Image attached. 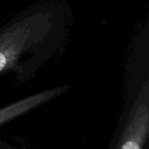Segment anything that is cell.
I'll return each mask as SVG.
<instances>
[{"mask_svg":"<svg viewBox=\"0 0 149 149\" xmlns=\"http://www.w3.org/2000/svg\"><path fill=\"white\" fill-rule=\"evenodd\" d=\"M71 11L65 0H45L0 26V77L13 73L23 84L65 47Z\"/></svg>","mask_w":149,"mask_h":149,"instance_id":"obj_1","label":"cell"},{"mask_svg":"<svg viewBox=\"0 0 149 149\" xmlns=\"http://www.w3.org/2000/svg\"><path fill=\"white\" fill-rule=\"evenodd\" d=\"M149 138V22L137 29L126 65L122 111L107 149H145Z\"/></svg>","mask_w":149,"mask_h":149,"instance_id":"obj_2","label":"cell"},{"mask_svg":"<svg viewBox=\"0 0 149 149\" xmlns=\"http://www.w3.org/2000/svg\"><path fill=\"white\" fill-rule=\"evenodd\" d=\"M0 149H18L14 146L10 145V143L6 142L5 141L0 140Z\"/></svg>","mask_w":149,"mask_h":149,"instance_id":"obj_3","label":"cell"}]
</instances>
